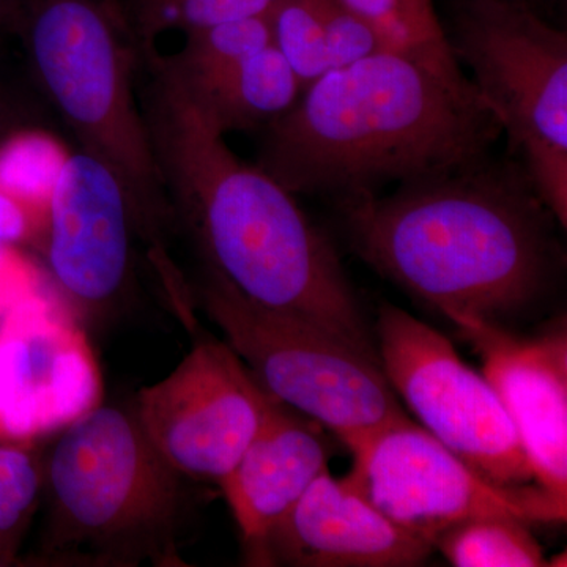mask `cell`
<instances>
[{"label":"cell","instance_id":"obj_1","mask_svg":"<svg viewBox=\"0 0 567 567\" xmlns=\"http://www.w3.org/2000/svg\"><path fill=\"white\" fill-rule=\"evenodd\" d=\"M336 208L357 256L457 330L516 331L565 262L557 219L509 155Z\"/></svg>","mask_w":567,"mask_h":567},{"label":"cell","instance_id":"obj_2","mask_svg":"<svg viewBox=\"0 0 567 567\" xmlns=\"http://www.w3.org/2000/svg\"><path fill=\"white\" fill-rule=\"evenodd\" d=\"M141 58L156 164L205 267L245 300L316 324L380 363L374 327L330 238L292 193L227 147L156 47Z\"/></svg>","mask_w":567,"mask_h":567},{"label":"cell","instance_id":"obj_3","mask_svg":"<svg viewBox=\"0 0 567 567\" xmlns=\"http://www.w3.org/2000/svg\"><path fill=\"white\" fill-rule=\"evenodd\" d=\"M265 130L257 166L334 205L473 166L503 134L468 76L388 50L328 71Z\"/></svg>","mask_w":567,"mask_h":567},{"label":"cell","instance_id":"obj_4","mask_svg":"<svg viewBox=\"0 0 567 567\" xmlns=\"http://www.w3.org/2000/svg\"><path fill=\"white\" fill-rule=\"evenodd\" d=\"M185 480L153 447L133 406H95L62 429L44 461V558L65 566H186Z\"/></svg>","mask_w":567,"mask_h":567},{"label":"cell","instance_id":"obj_5","mask_svg":"<svg viewBox=\"0 0 567 567\" xmlns=\"http://www.w3.org/2000/svg\"><path fill=\"white\" fill-rule=\"evenodd\" d=\"M18 28L37 80L81 151L117 174L152 259L164 256V235L177 219L136 102L141 44L125 9L117 0H28Z\"/></svg>","mask_w":567,"mask_h":567},{"label":"cell","instance_id":"obj_6","mask_svg":"<svg viewBox=\"0 0 567 567\" xmlns=\"http://www.w3.org/2000/svg\"><path fill=\"white\" fill-rule=\"evenodd\" d=\"M194 300L271 398L349 451L409 417L379 361L322 328L245 300L205 265Z\"/></svg>","mask_w":567,"mask_h":567},{"label":"cell","instance_id":"obj_7","mask_svg":"<svg viewBox=\"0 0 567 567\" xmlns=\"http://www.w3.org/2000/svg\"><path fill=\"white\" fill-rule=\"evenodd\" d=\"M374 334L383 374L421 427L498 486L535 481L498 394L445 334L391 303L380 305Z\"/></svg>","mask_w":567,"mask_h":567},{"label":"cell","instance_id":"obj_8","mask_svg":"<svg viewBox=\"0 0 567 567\" xmlns=\"http://www.w3.org/2000/svg\"><path fill=\"white\" fill-rule=\"evenodd\" d=\"M451 50L520 162L567 152V33L520 0H457Z\"/></svg>","mask_w":567,"mask_h":567},{"label":"cell","instance_id":"obj_9","mask_svg":"<svg viewBox=\"0 0 567 567\" xmlns=\"http://www.w3.org/2000/svg\"><path fill=\"white\" fill-rule=\"evenodd\" d=\"M350 453L353 464L346 483L395 525L431 544L477 517L566 520L567 506L543 488L492 483L410 417L380 429Z\"/></svg>","mask_w":567,"mask_h":567},{"label":"cell","instance_id":"obj_10","mask_svg":"<svg viewBox=\"0 0 567 567\" xmlns=\"http://www.w3.org/2000/svg\"><path fill=\"white\" fill-rule=\"evenodd\" d=\"M271 402L229 344L205 336L169 375L142 388L133 409L175 472L219 483L259 432Z\"/></svg>","mask_w":567,"mask_h":567},{"label":"cell","instance_id":"obj_11","mask_svg":"<svg viewBox=\"0 0 567 567\" xmlns=\"http://www.w3.org/2000/svg\"><path fill=\"white\" fill-rule=\"evenodd\" d=\"M141 227L121 178L91 153H70L52 189L40 245L54 282L81 316L117 308L133 278Z\"/></svg>","mask_w":567,"mask_h":567},{"label":"cell","instance_id":"obj_12","mask_svg":"<svg viewBox=\"0 0 567 567\" xmlns=\"http://www.w3.org/2000/svg\"><path fill=\"white\" fill-rule=\"evenodd\" d=\"M91 346L65 311L32 293L0 327V439L62 431L102 404Z\"/></svg>","mask_w":567,"mask_h":567},{"label":"cell","instance_id":"obj_13","mask_svg":"<svg viewBox=\"0 0 567 567\" xmlns=\"http://www.w3.org/2000/svg\"><path fill=\"white\" fill-rule=\"evenodd\" d=\"M480 354L537 487L567 506V333L565 323L535 336L487 327L458 330Z\"/></svg>","mask_w":567,"mask_h":567},{"label":"cell","instance_id":"obj_14","mask_svg":"<svg viewBox=\"0 0 567 567\" xmlns=\"http://www.w3.org/2000/svg\"><path fill=\"white\" fill-rule=\"evenodd\" d=\"M432 551L327 468L268 536L259 566L415 567Z\"/></svg>","mask_w":567,"mask_h":567},{"label":"cell","instance_id":"obj_15","mask_svg":"<svg viewBox=\"0 0 567 567\" xmlns=\"http://www.w3.org/2000/svg\"><path fill=\"white\" fill-rule=\"evenodd\" d=\"M322 429L274 398L259 432L219 481L240 529L246 565L259 566L268 536L328 468L330 445Z\"/></svg>","mask_w":567,"mask_h":567},{"label":"cell","instance_id":"obj_16","mask_svg":"<svg viewBox=\"0 0 567 567\" xmlns=\"http://www.w3.org/2000/svg\"><path fill=\"white\" fill-rule=\"evenodd\" d=\"M183 87L223 136L270 125L303 93L297 74L274 44L235 63L205 84Z\"/></svg>","mask_w":567,"mask_h":567},{"label":"cell","instance_id":"obj_17","mask_svg":"<svg viewBox=\"0 0 567 567\" xmlns=\"http://www.w3.org/2000/svg\"><path fill=\"white\" fill-rule=\"evenodd\" d=\"M363 17L388 51L409 55L451 74L466 76L454 58L432 0H341Z\"/></svg>","mask_w":567,"mask_h":567},{"label":"cell","instance_id":"obj_18","mask_svg":"<svg viewBox=\"0 0 567 567\" xmlns=\"http://www.w3.org/2000/svg\"><path fill=\"white\" fill-rule=\"evenodd\" d=\"M529 525L511 516L477 517L446 529L434 546L456 567L548 566Z\"/></svg>","mask_w":567,"mask_h":567},{"label":"cell","instance_id":"obj_19","mask_svg":"<svg viewBox=\"0 0 567 567\" xmlns=\"http://www.w3.org/2000/svg\"><path fill=\"white\" fill-rule=\"evenodd\" d=\"M270 44L264 11L186 32L182 50L163 59L183 85L197 87Z\"/></svg>","mask_w":567,"mask_h":567},{"label":"cell","instance_id":"obj_20","mask_svg":"<svg viewBox=\"0 0 567 567\" xmlns=\"http://www.w3.org/2000/svg\"><path fill=\"white\" fill-rule=\"evenodd\" d=\"M70 153L39 130H22L0 142V188L47 215L48 203Z\"/></svg>","mask_w":567,"mask_h":567},{"label":"cell","instance_id":"obj_21","mask_svg":"<svg viewBox=\"0 0 567 567\" xmlns=\"http://www.w3.org/2000/svg\"><path fill=\"white\" fill-rule=\"evenodd\" d=\"M44 488V462L24 440H0V561H9Z\"/></svg>","mask_w":567,"mask_h":567},{"label":"cell","instance_id":"obj_22","mask_svg":"<svg viewBox=\"0 0 567 567\" xmlns=\"http://www.w3.org/2000/svg\"><path fill=\"white\" fill-rule=\"evenodd\" d=\"M265 14L271 43L297 74L303 91L331 71L320 0H271Z\"/></svg>","mask_w":567,"mask_h":567},{"label":"cell","instance_id":"obj_23","mask_svg":"<svg viewBox=\"0 0 567 567\" xmlns=\"http://www.w3.org/2000/svg\"><path fill=\"white\" fill-rule=\"evenodd\" d=\"M271 0H126L130 24L141 48H153L163 33H183L264 13Z\"/></svg>","mask_w":567,"mask_h":567},{"label":"cell","instance_id":"obj_24","mask_svg":"<svg viewBox=\"0 0 567 567\" xmlns=\"http://www.w3.org/2000/svg\"><path fill=\"white\" fill-rule=\"evenodd\" d=\"M320 7L331 70L344 69L385 50L375 29L341 0H320Z\"/></svg>","mask_w":567,"mask_h":567},{"label":"cell","instance_id":"obj_25","mask_svg":"<svg viewBox=\"0 0 567 567\" xmlns=\"http://www.w3.org/2000/svg\"><path fill=\"white\" fill-rule=\"evenodd\" d=\"M44 216L0 188V244H40Z\"/></svg>","mask_w":567,"mask_h":567},{"label":"cell","instance_id":"obj_26","mask_svg":"<svg viewBox=\"0 0 567 567\" xmlns=\"http://www.w3.org/2000/svg\"><path fill=\"white\" fill-rule=\"evenodd\" d=\"M32 293L35 289L11 256V246L0 244V315H6L11 306Z\"/></svg>","mask_w":567,"mask_h":567},{"label":"cell","instance_id":"obj_27","mask_svg":"<svg viewBox=\"0 0 567 567\" xmlns=\"http://www.w3.org/2000/svg\"><path fill=\"white\" fill-rule=\"evenodd\" d=\"M28 0H0V28L20 25Z\"/></svg>","mask_w":567,"mask_h":567},{"label":"cell","instance_id":"obj_28","mask_svg":"<svg viewBox=\"0 0 567 567\" xmlns=\"http://www.w3.org/2000/svg\"><path fill=\"white\" fill-rule=\"evenodd\" d=\"M520 2H527L529 6H533L532 0H520Z\"/></svg>","mask_w":567,"mask_h":567}]
</instances>
